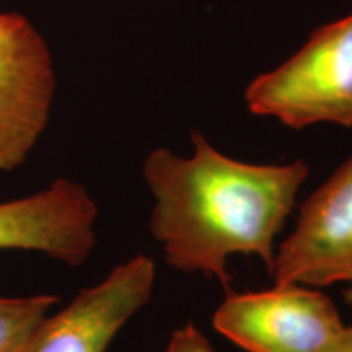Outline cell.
Masks as SVG:
<instances>
[{
  "instance_id": "obj_3",
  "label": "cell",
  "mask_w": 352,
  "mask_h": 352,
  "mask_svg": "<svg viewBox=\"0 0 352 352\" xmlns=\"http://www.w3.org/2000/svg\"><path fill=\"white\" fill-rule=\"evenodd\" d=\"M212 323L248 352H320L344 329L331 298L297 284L228 292Z\"/></svg>"
},
{
  "instance_id": "obj_2",
  "label": "cell",
  "mask_w": 352,
  "mask_h": 352,
  "mask_svg": "<svg viewBox=\"0 0 352 352\" xmlns=\"http://www.w3.org/2000/svg\"><path fill=\"white\" fill-rule=\"evenodd\" d=\"M245 96L253 114L292 129L352 126V13L311 33L287 63L253 80Z\"/></svg>"
},
{
  "instance_id": "obj_1",
  "label": "cell",
  "mask_w": 352,
  "mask_h": 352,
  "mask_svg": "<svg viewBox=\"0 0 352 352\" xmlns=\"http://www.w3.org/2000/svg\"><path fill=\"white\" fill-rule=\"evenodd\" d=\"M195 155L168 148L144 162V178L155 197L151 232L164 245L171 267L217 277L228 289L232 254H256L272 271L276 236L292 212L308 165H254L233 160L201 132H192Z\"/></svg>"
},
{
  "instance_id": "obj_6",
  "label": "cell",
  "mask_w": 352,
  "mask_h": 352,
  "mask_svg": "<svg viewBox=\"0 0 352 352\" xmlns=\"http://www.w3.org/2000/svg\"><path fill=\"white\" fill-rule=\"evenodd\" d=\"M155 264L139 254L98 285L83 289L54 316H44L13 352H107L121 328L152 296Z\"/></svg>"
},
{
  "instance_id": "obj_5",
  "label": "cell",
  "mask_w": 352,
  "mask_h": 352,
  "mask_svg": "<svg viewBox=\"0 0 352 352\" xmlns=\"http://www.w3.org/2000/svg\"><path fill=\"white\" fill-rule=\"evenodd\" d=\"M271 276L276 285L352 283V155L308 196Z\"/></svg>"
},
{
  "instance_id": "obj_10",
  "label": "cell",
  "mask_w": 352,
  "mask_h": 352,
  "mask_svg": "<svg viewBox=\"0 0 352 352\" xmlns=\"http://www.w3.org/2000/svg\"><path fill=\"white\" fill-rule=\"evenodd\" d=\"M320 352H352V328H344Z\"/></svg>"
},
{
  "instance_id": "obj_4",
  "label": "cell",
  "mask_w": 352,
  "mask_h": 352,
  "mask_svg": "<svg viewBox=\"0 0 352 352\" xmlns=\"http://www.w3.org/2000/svg\"><path fill=\"white\" fill-rule=\"evenodd\" d=\"M50 50L19 13H0V171L20 166L50 120Z\"/></svg>"
},
{
  "instance_id": "obj_7",
  "label": "cell",
  "mask_w": 352,
  "mask_h": 352,
  "mask_svg": "<svg viewBox=\"0 0 352 352\" xmlns=\"http://www.w3.org/2000/svg\"><path fill=\"white\" fill-rule=\"evenodd\" d=\"M98 208L83 184L56 179L36 195L0 202V250L46 253L80 266L95 246Z\"/></svg>"
},
{
  "instance_id": "obj_9",
  "label": "cell",
  "mask_w": 352,
  "mask_h": 352,
  "mask_svg": "<svg viewBox=\"0 0 352 352\" xmlns=\"http://www.w3.org/2000/svg\"><path fill=\"white\" fill-rule=\"evenodd\" d=\"M165 352H215L209 341L199 329L195 328V324L188 323L186 327L176 329L171 334Z\"/></svg>"
},
{
  "instance_id": "obj_11",
  "label": "cell",
  "mask_w": 352,
  "mask_h": 352,
  "mask_svg": "<svg viewBox=\"0 0 352 352\" xmlns=\"http://www.w3.org/2000/svg\"><path fill=\"white\" fill-rule=\"evenodd\" d=\"M346 300L352 305V285H351V289L346 292Z\"/></svg>"
},
{
  "instance_id": "obj_8",
  "label": "cell",
  "mask_w": 352,
  "mask_h": 352,
  "mask_svg": "<svg viewBox=\"0 0 352 352\" xmlns=\"http://www.w3.org/2000/svg\"><path fill=\"white\" fill-rule=\"evenodd\" d=\"M54 296L0 298V352H13L46 316Z\"/></svg>"
}]
</instances>
